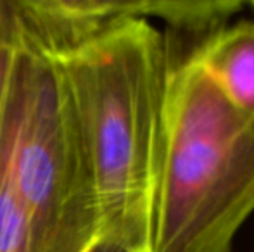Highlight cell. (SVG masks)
Instances as JSON below:
<instances>
[{"mask_svg":"<svg viewBox=\"0 0 254 252\" xmlns=\"http://www.w3.org/2000/svg\"><path fill=\"white\" fill-rule=\"evenodd\" d=\"M49 54L83 142L101 239L151 252L168 78L163 33L149 19L123 17Z\"/></svg>","mask_w":254,"mask_h":252,"instance_id":"obj_1","label":"cell"},{"mask_svg":"<svg viewBox=\"0 0 254 252\" xmlns=\"http://www.w3.org/2000/svg\"><path fill=\"white\" fill-rule=\"evenodd\" d=\"M166 69L151 252H232L254 212V114L195 61Z\"/></svg>","mask_w":254,"mask_h":252,"instance_id":"obj_2","label":"cell"},{"mask_svg":"<svg viewBox=\"0 0 254 252\" xmlns=\"http://www.w3.org/2000/svg\"><path fill=\"white\" fill-rule=\"evenodd\" d=\"M9 112L10 161L31 252H88L101 239V214L83 142L56 59L23 28Z\"/></svg>","mask_w":254,"mask_h":252,"instance_id":"obj_3","label":"cell"},{"mask_svg":"<svg viewBox=\"0 0 254 252\" xmlns=\"http://www.w3.org/2000/svg\"><path fill=\"white\" fill-rule=\"evenodd\" d=\"M241 0H173L144 2V19L164 23L163 42L166 66L194 61L202 47L228 26L234 14L244 9Z\"/></svg>","mask_w":254,"mask_h":252,"instance_id":"obj_4","label":"cell"},{"mask_svg":"<svg viewBox=\"0 0 254 252\" xmlns=\"http://www.w3.org/2000/svg\"><path fill=\"white\" fill-rule=\"evenodd\" d=\"M194 61L234 107L254 114V21L228 24L204 45Z\"/></svg>","mask_w":254,"mask_h":252,"instance_id":"obj_5","label":"cell"},{"mask_svg":"<svg viewBox=\"0 0 254 252\" xmlns=\"http://www.w3.org/2000/svg\"><path fill=\"white\" fill-rule=\"evenodd\" d=\"M0 252H31L26 212L17 194L10 161L9 88L0 116Z\"/></svg>","mask_w":254,"mask_h":252,"instance_id":"obj_6","label":"cell"},{"mask_svg":"<svg viewBox=\"0 0 254 252\" xmlns=\"http://www.w3.org/2000/svg\"><path fill=\"white\" fill-rule=\"evenodd\" d=\"M21 37V24L16 0H0V116L9 88L14 52Z\"/></svg>","mask_w":254,"mask_h":252,"instance_id":"obj_7","label":"cell"},{"mask_svg":"<svg viewBox=\"0 0 254 252\" xmlns=\"http://www.w3.org/2000/svg\"><path fill=\"white\" fill-rule=\"evenodd\" d=\"M88 252H135L128 247L121 246L118 242H113V240H107V239H99L94 246L88 249Z\"/></svg>","mask_w":254,"mask_h":252,"instance_id":"obj_8","label":"cell"},{"mask_svg":"<svg viewBox=\"0 0 254 252\" xmlns=\"http://www.w3.org/2000/svg\"><path fill=\"white\" fill-rule=\"evenodd\" d=\"M248 5H249V7H251V9H253V12H254V0H251V2H249V3H248Z\"/></svg>","mask_w":254,"mask_h":252,"instance_id":"obj_9","label":"cell"}]
</instances>
